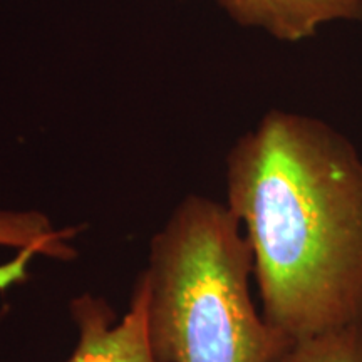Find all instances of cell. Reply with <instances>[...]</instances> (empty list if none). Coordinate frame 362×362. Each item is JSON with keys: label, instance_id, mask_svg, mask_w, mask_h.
<instances>
[{"label": "cell", "instance_id": "obj_1", "mask_svg": "<svg viewBox=\"0 0 362 362\" xmlns=\"http://www.w3.org/2000/svg\"><path fill=\"white\" fill-rule=\"evenodd\" d=\"M226 206L253 253L262 315L293 344L362 325V158L319 117L272 110L226 156Z\"/></svg>", "mask_w": 362, "mask_h": 362}, {"label": "cell", "instance_id": "obj_2", "mask_svg": "<svg viewBox=\"0 0 362 362\" xmlns=\"http://www.w3.org/2000/svg\"><path fill=\"white\" fill-rule=\"evenodd\" d=\"M253 253L226 203L189 194L149 243L148 341L158 362H280L250 296Z\"/></svg>", "mask_w": 362, "mask_h": 362}, {"label": "cell", "instance_id": "obj_3", "mask_svg": "<svg viewBox=\"0 0 362 362\" xmlns=\"http://www.w3.org/2000/svg\"><path fill=\"white\" fill-rule=\"evenodd\" d=\"M69 310L78 344L66 362H158L148 341V282L143 272L119 320L106 298L93 293L72 298Z\"/></svg>", "mask_w": 362, "mask_h": 362}, {"label": "cell", "instance_id": "obj_4", "mask_svg": "<svg viewBox=\"0 0 362 362\" xmlns=\"http://www.w3.org/2000/svg\"><path fill=\"white\" fill-rule=\"evenodd\" d=\"M238 25L302 42L334 24H362V0H215Z\"/></svg>", "mask_w": 362, "mask_h": 362}, {"label": "cell", "instance_id": "obj_5", "mask_svg": "<svg viewBox=\"0 0 362 362\" xmlns=\"http://www.w3.org/2000/svg\"><path fill=\"white\" fill-rule=\"evenodd\" d=\"M76 233L71 226L56 228L39 211L0 210V292L25 282L34 257L74 260L78 250L69 242Z\"/></svg>", "mask_w": 362, "mask_h": 362}, {"label": "cell", "instance_id": "obj_6", "mask_svg": "<svg viewBox=\"0 0 362 362\" xmlns=\"http://www.w3.org/2000/svg\"><path fill=\"white\" fill-rule=\"evenodd\" d=\"M280 362H362V325L330 330L293 344Z\"/></svg>", "mask_w": 362, "mask_h": 362}]
</instances>
